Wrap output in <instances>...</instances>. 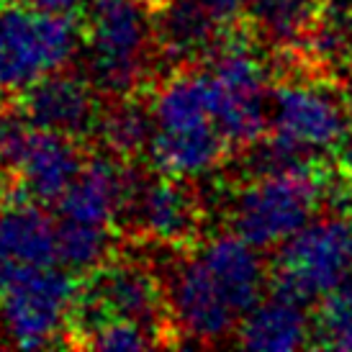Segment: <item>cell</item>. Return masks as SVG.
Here are the masks:
<instances>
[{"label": "cell", "mask_w": 352, "mask_h": 352, "mask_svg": "<svg viewBox=\"0 0 352 352\" xmlns=\"http://www.w3.org/2000/svg\"><path fill=\"white\" fill-rule=\"evenodd\" d=\"M6 3H8V0H0V8H3V6H6Z\"/></svg>", "instance_id": "cell-30"}, {"label": "cell", "mask_w": 352, "mask_h": 352, "mask_svg": "<svg viewBox=\"0 0 352 352\" xmlns=\"http://www.w3.org/2000/svg\"><path fill=\"white\" fill-rule=\"evenodd\" d=\"M100 131H103L106 144L116 155H139L142 149H149V142H152V134H155L152 106L144 108L139 103H121L103 118Z\"/></svg>", "instance_id": "cell-21"}, {"label": "cell", "mask_w": 352, "mask_h": 352, "mask_svg": "<svg viewBox=\"0 0 352 352\" xmlns=\"http://www.w3.org/2000/svg\"><path fill=\"white\" fill-rule=\"evenodd\" d=\"M134 177L111 157H96L82 165L67 193L59 198V219L80 224L113 226L124 214Z\"/></svg>", "instance_id": "cell-13"}, {"label": "cell", "mask_w": 352, "mask_h": 352, "mask_svg": "<svg viewBox=\"0 0 352 352\" xmlns=\"http://www.w3.org/2000/svg\"><path fill=\"white\" fill-rule=\"evenodd\" d=\"M162 291L157 278L139 265H100L88 288L78 298L82 329L103 319H131L155 329L162 322Z\"/></svg>", "instance_id": "cell-9"}, {"label": "cell", "mask_w": 352, "mask_h": 352, "mask_svg": "<svg viewBox=\"0 0 352 352\" xmlns=\"http://www.w3.org/2000/svg\"><path fill=\"white\" fill-rule=\"evenodd\" d=\"M23 118L31 126L80 137L96 124V98L85 80L72 75H47L26 88L23 96Z\"/></svg>", "instance_id": "cell-14"}, {"label": "cell", "mask_w": 352, "mask_h": 352, "mask_svg": "<svg viewBox=\"0 0 352 352\" xmlns=\"http://www.w3.org/2000/svg\"><path fill=\"white\" fill-rule=\"evenodd\" d=\"M247 16L273 44H296L316 26L319 0H247Z\"/></svg>", "instance_id": "cell-19"}, {"label": "cell", "mask_w": 352, "mask_h": 352, "mask_svg": "<svg viewBox=\"0 0 352 352\" xmlns=\"http://www.w3.org/2000/svg\"><path fill=\"white\" fill-rule=\"evenodd\" d=\"M149 29L139 0H90L85 62L93 85L108 96H129L142 80Z\"/></svg>", "instance_id": "cell-4"}, {"label": "cell", "mask_w": 352, "mask_h": 352, "mask_svg": "<svg viewBox=\"0 0 352 352\" xmlns=\"http://www.w3.org/2000/svg\"><path fill=\"white\" fill-rule=\"evenodd\" d=\"M337 165L342 170L344 180L352 186V134L342 139V144L337 147Z\"/></svg>", "instance_id": "cell-26"}, {"label": "cell", "mask_w": 352, "mask_h": 352, "mask_svg": "<svg viewBox=\"0 0 352 352\" xmlns=\"http://www.w3.org/2000/svg\"><path fill=\"white\" fill-rule=\"evenodd\" d=\"M139 3H144V6H160V3H165V0H139Z\"/></svg>", "instance_id": "cell-28"}, {"label": "cell", "mask_w": 352, "mask_h": 352, "mask_svg": "<svg viewBox=\"0 0 352 352\" xmlns=\"http://www.w3.org/2000/svg\"><path fill=\"white\" fill-rule=\"evenodd\" d=\"M347 283H350V285H352V270H350V278H347Z\"/></svg>", "instance_id": "cell-29"}, {"label": "cell", "mask_w": 352, "mask_h": 352, "mask_svg": "<svg viewBox=\"0 0 352 352\" xmlns=\"http://www.w3.org/2000/svg\"><path fill=\"white\" fill-rule=\"evenodd\" d=\"M80 31L75 19L31 6L0 8V93L26 90L54 75L75 57Z\"/></svg>", "instance_id": "cell-1"}, {"label": "cell", "mask_w": 352, "mask_h": 352, "mask_svg": "<svg viewBox=\"0 0 352 352\" xmlns=\"http://www.w3.org/2000/svg\"><path fill=\"white\" fill-rule=\"evenodd\" d=\"M350 41H352V21H350Z\"/></svg>", "instance_id": "cell-31"}, {"label": "cell", "mask_w": 352, "mask_h": 352, "mask_svg": "<svg viewBox=\"0 0 352 352\" xmlns=\"http://www.w3.org/2000/svg\"><path fill=\"white\" fill-rule=\"evenodd\" d=\"M82 347L103 352H126V350H147L160 344V334L144 324L131 319H103L82 329Z\"/></svg>", "instance_id": "cell-23"}, {"label": "cell", "mask_w": 352, "mask_h": 352, "mask_svg": "<svg viewBox=\"0 0 352 352\" xmlns=\"http://www.w3.org/2000/svg\"><path fill=\"white\" fill-rule=\"evenodd\" d=\"M214 90V121L232 147L260 142L270 126L263 62L245 44H229L206 69Z\"/></svg>", "instance_id": "cell-6"}, {"label": "cell", "mask_w": 352, "mask_h": 352, "mask_svg": "<svg viewBox=\"0 0 352 352\" xmlns=\"http://www.w3.org/2000/svg\"><path fill=\"white\" fill-rule=\"evenodd\" d=\"M347 124L350 111L319 85L283 82L270 93V142L296 165L340 147Z\"/></svg>", "instance_id": "cell-5"}, {"label": "cell", "mask_w": 352, "mask_h": 352, "mask_svg": "<svg viewBox=\"0 0 352 352\" xmlns=\"http://www.w3.org/2000/svg\"><path fill=\"white\" fill-rule=\"evenodd\" d=\"M229 142L216 124H198L186 129H155L149 157L162 175L201 177L211 173L226 155Z\"/></svg>", "instance_id": "cell-16"}, {"label": "cell", "mask_w": 352, "mask_h": 352, "mask_svg": "<svg viewBox=\"0 0 352 352\" xmlns=\"http://www.w3.org/2000/svg\"><path fill=\"white\" fill-rule=\"evenodd\" d=\"M347 111H350V116H352V85L347 88Z\"/></svg>", "instance_id": "cell-27"}, {"label": "cell", "mask_w": 352, "mask_h": 352, "mask_svg": "<svg viewBox=\"0 0 352 352\" xmlns=\"http://www.w3.org/2000/svg\"><path fill=\"white\" fill-rule=\"evenodd\" d=\"M0 144V162L16 173L23 196L39 204H59L82 170L75 139L19 121Z\"/></svg>", "instance_id": "cell-8"}, {"label": "cell", "mask_w": 352, "mask_h": 352, "mask_svg": "<svg viewBox=\"0 0 352 352\" xmlns=\"http://www.w3.org/2000/svg\"><path fill=\"white\" fill-rule=\"evenodd\" d=\"M324 196L322 180L311 170L260 173L234 198L232 226L254 247H275L311 224Z\"/></svg>", "instance_id": "cell-2"}, {"label": "cell", "mask_w": 352, "mask_h": 352, "mask_svg": "<svg viewBox=\"0 0 352 352\" xmlns=\"http://www.w3.org/2000/svg\"><path fill=\"white\" fill-rule=\"evenodd\" d=\"M311 344L324 350L352 352V285L342 283L319 298L311 324Z\"/></svg>", "instance_id": "cell-22"}, {"label": "cell", "mask_w": 352, "mask_h": 352, "mask_svg": "<svg viewBox=\"0 0 352 352\" xmlns=\"http://www.w3.org/2000/svg\"><path fill=\"white\" fill-rule=\"evenodd\" d=\"M26 6L31 8H39L44 13H54V16H67L75 19L78 13L90 6V0H26Z\"/></svg>", "instance_id": "cell-25"}, {"label": "cell", "mask_w": 352, "mask_h": 352, "mask_svg": "<svg viewBox=\"0 0 352 352\" xmlns=\"http://www.w3.org/2000/svg\"><path fill=\"white\" fill-rule=\"evenodd\" d=\"M167 306L183 334L193 337L196 342L221 340L234 332V327L242 322V314L232 306L198 254L186 260L173 273Z\"/></svg>", "instance_id": "cell-11"}, {"label": "cell", "mask_w": 352, "mask_h": 352, "mask_svg": "<svg viewBox=\"0 0 352 352\" xmlns=\"http://www.w3.org/2000/svg\"><path fill=\"white\" fill-rule=\"evenodd\" d=\"M193 3L221 29L236 23L247 13V0H193Z\"/></svg>", "instance_id": "cell-24"}, {"label": "cell", "mask_w": 352, "mask_h": 352, "mask_svg": "<svg viewBox=\"0 0 352 352\" xmlns=\"http://www.w3.org/2000/svg\"><path fill=\"white\" fill-rule=\"evenodd\" d=\"M352 270V219H314L280 245L273 267V294L311 303L347 283Z\"/></svg>", "instance_id": "cell-3"}, {"label": "cell", "mask_w": 352, "mask_h": 352, "mask_svg": "<svg viewBox=\"0 0 352 352\" xmlns=\"http://www.w3.org/2000/svg\"><path fill=\"white\" fill-rule=\"evenodd\" d=\"M198 257L206 265V270L214 275V280L232 301V306L242 314V319L254 303L263 301L267 283L265 260L260 247L247 242L245 236H239L236 232L216 236L206 242L204 250H198Z\"/></svg>", "instance_id": "cell-15"}, {"label": "cell", "mask_w": 352, "mask_h": 352, "mask_svg": "<svg viewBox=\"0 0 352 352\" xmlns=\"http://www.w3.org/2000/svg\"><path fill=\"white\" fill-rule=\"evenodd\" d=\"M219 31H224L219 23L206 16L193 0H165V10L160 19V47L173 59H193L204 54L216 41Z\"/></svg>", "instance_id": "cell-18"}, {"label": "cell", "mask_w": 352, "mask_h": 352, "mask_svg": "<svg viewBox=\"0 0 352 352\" xmlns=\"http://www.w3.org/2000/svg\"><path fill=\"white\" fill-rule=\"evenodd\" d=\"M113 245L111 226L80 224L59 219L57 224V263L69 273H93L106 263Z\"/></svg>", "instance_id": "cell-20"}, {"label": "cell", "mask_w": 352, "mask_h": 352, "mask_svg": "<svg viewBox=\"0 0 352 352\" xmlns=\"http://www.w3.org/2000/svg\"><path fill=\"white\" fill-rule=\"evenodd\" d=\"M239 344L247 350L291 352L311 344V322L303 303L273 294L267 301L254 303L236 327Z\"/></svg>", "instance_id": "cell-17"}, {"label": "cell", "mask_w": 352, "mask_h": 352, "mask_svg": "<svg viewBox=\"0 0 352 352\" xmlns=\"http://www.w3.org/2000/svg\"><path fill=\"white\" fill-rule=\"evenodd\" d=\"M124 214L149 239L177 245L196 232V204L193 196L177 183V177L162 175L155 180L131 183Z\"/></svg>", "instance_id": "cell-12"}, {"label": "cell", "mask_w": 352, "mask_h": 352, "mask_svg": "<svg viewBox=\"0 0 352 352\" xmlns=\"http://www.w3.org/2000/svg\"><path fill=\"white\" fill-rule=\"evenodd\" d=\"M57 263V224L31 198L0 208V296Z\"/></svg>", "instance_id": "cell-10"}, {"label": "cell", "mask_w": 352, "mask_h": 352, "mask_svg": "<svg viewBox=\"0 0 352 352\" xmlns=\"http://www.w3.org/2000/svg\"><path fill=\"white\" fill-rule=\"evenodd\" d=\"M67 267H47L0 296L3 334L21 350H39L59 337L78 309V283Z\"/></svg>", "instance_id": "cell-7"}]
</instances>
